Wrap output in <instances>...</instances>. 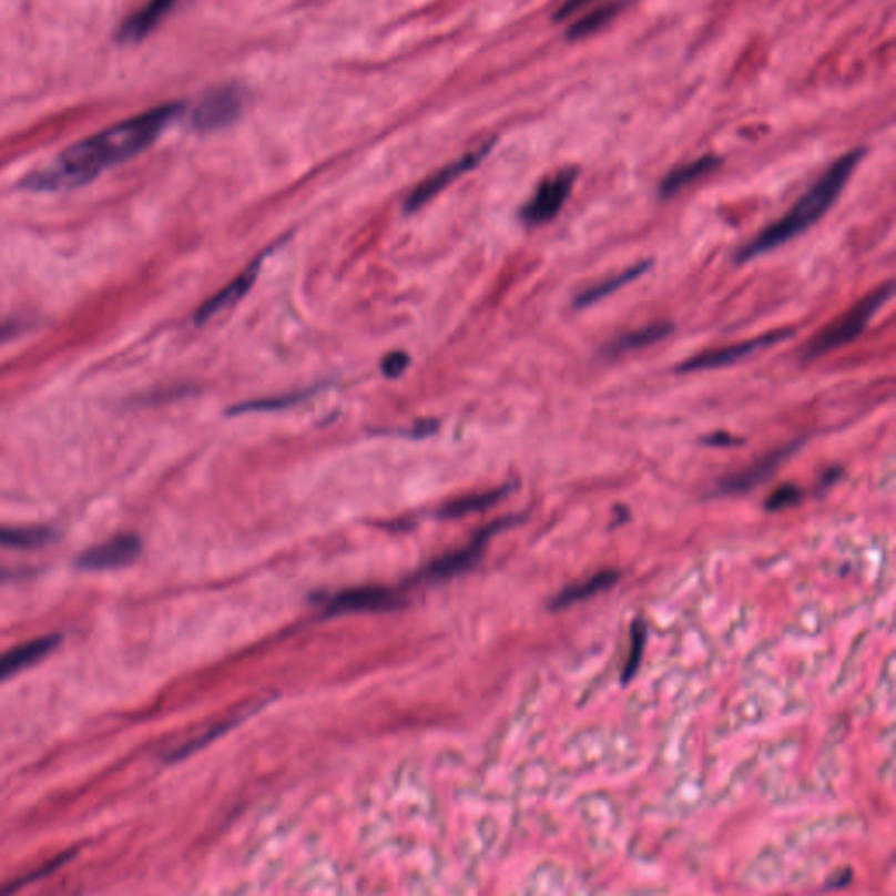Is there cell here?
Listing matches in <instances>:
<instances>
[{
    "mask_svg": "<svg viewBox=\"0 0 896 896\" xmlns=\"http://www.w3.org/2000/svg\"><path fill=\"white\" fill-rule=\"evenodd\" d=\"M410 365V357L405 353H393L383 362V374L389 378L399 377Z\"/></svg>",
    "mask_w": 896,
    "mask_h": 896,
    "instance_id": "obj_23",
    "label": "cell"
},
{
    "mask_svg": "<svg viewBox=\"0 0 896 896\" xmlns=\"http://www.w3.org/2000/svg\"><path fill=\"white\" fill-rule=\"evenodd\" d=\"M788 336H792L790 329H777V332L756 336V338H752V340L729 345V347H722V349L707 350V353L693 356L689 362L678 366V371H680V374H693V371H705V369H716L723 368V366L735 365V363L743 362L746 357L758 353V350L767 349V347H772V345L786 340Z\"/></svg>",
    "mask_w": 896,
    "mask_h": 896,
    "instance_id": "obj_4",
    "label": "cell"
},
{
    "mask_svg": "<svg viewBox=\"0 0 896 896\" xmlns=\"http://www.w3.org/2000/svg\"><path fill=\"white\" fill-rule=\"evenodd\" d=\"M889 296H892V284H884L876 291H872L870 295L859 299L858 304L853 305L849 310L844 312L843 316L826 324L822 332L813 336L805 345L804 357L814 359V357L832 353L858 338L867 329L877 310L888 302Z\"/></svg>",
    "mask_w": 896,
    "mask_h": 896,
    "instance_id": "obj_3",
    "label": "cell"
},
{
    "mask_svg": "<svg viewBox=\"0 0 896 896\" xmlns=\"http://www.w3.org/2000/svg\"><path fill=\"white\" fill-rule=\"evenodd\" d=\"M175 2L177 0H150L135 17L126 21L125 27L121 30V39L123 41H141V39H144L154 27L159 26L162 18L174 8Z\"/></svg>",
    "mask_w": 896,
    "mask_h": 896,
    "instance_id": "obj_15",
    "label": "cell"
},
{
    "mask_svg": "<svg viewBox=\"0 0 896 896\" xmlns=\"http://www.w3.org/2000/svg\"><path fill=\"white\" fill-rule=\"evenodd\" d=\"M593 0H566L562 8L556 13V20H566V18L573 17L577 11L589 6Z\"/></svg>",
    "mask_w": 896,
    "mask_h": 896,
    "instance_id": "obj_25",
    "label": "cell"
},
{
    "mask_svg": "<svg viewBox=\"0 0 896 896\" xmlns=\"http://www.w3.org/2000/svg\"><path fill=\"white\" fill-rule=\"evenodd\" d=\"M614 13H617V8H614V6H607V8L593 11L589 17L580 18V20L569 29V38L581 39L587 38V35H592L595 30L601 29L602 26H607Z\"/></svg>",
    "mask_w": 896,
    "mask_h": 896,
    "instance_id": "obj_21",
    "label": "cell"
},
{
    "mask_svg": "<svg viewBox=\"0 0 896 896\" xmlns=\"http://www.w3.org/2000/svg\"><path fill=\"white\" fill-rule=\"evenodd\" d=\"M619 578L620 574L614 569H602L593 577L560 590L550 602V608L552 610H564V608L573 607L577 602L587 601V599L598 595L599 592L611 589L619 581Z\"/></svg>",
    "mask_w": 896,
    "mask_h": 896,
    "instance_id": "obj_13",
    "label": "cell"
},
{
    "mask_svg": "<svg viewBox=\"0 0 896 896\" xmlns=\"http://www.w3.org/2000/svg\"><path fill=\"white\" fill-rule=\"evenodd\" d=\"M53 540V532L44 528H0V547L38 548Z\"/></svg>",
    "mask_w": 896,
    "mask_h": 896,
    "instance_id": "obj_18",
    "label": "cell"
},
{
    "mask_svg": "<svg viewBox=\"0 0 896 896\" xmlns=\"http://www.w3.org/2000/svg\"><path fill=\"white\" fill-rule=\"evenodd\" d=\"M179 111L181 105H162L83 139L67 147L47 169L27 177L23 186L32 192H62L83 186L118 163L147 150Z\"/></svg>",
    "mask_w": 896,
    "mask_h": 896,
    "instance_id": "obj_1",
    "label": "cell"
},
{
    "mask_svg": "<svg viewBox=\"0 0 896 896\" xmlns=\"http://www.w3.org/2000/svg\"><path fill=\"white\" fill-rule=\"evenodd\" d=\"M650 266H652V263L641 262L638 263V265L629 266V268L619 272V274L604 278V281L592 284V286L587 287L586 291H581L580 295L574 298V305H577L578 308H587L590 307V305L598 304L601 299L608 298V296L625 287L627 284L634 283L635 278H640L641 275L646 274Z\"/></svg>",
    "mask_w": 896,
    "mask_h": 896,
    "instance_id": "obj_14",
    "label": "cell"
},
{
    "mask_svg": "<svg viewBox=\"0 0 896 896\" xmlns=\"http://www.w3.org/2000/svg\"><path fill=\"white\" fill-rule=\"evenodd\" d=\"M801 489H798L797 486H792V483H786V486L777 487V489L768 496L767 501H765V510H786V508L795 507V505L801 501Z\"/></svg>",
    "mask_w": 896,
    "mask_h": 896,
    "instance_id": "obj_22",
    "label": "cell"
},
{
    "mask_svg": "<svg viewBox=\"0 0 896 896\" xmlns=\"http://www.w3.org/2000/svg\"><path fill=\"white\" fill-rule=\"evenodd\" d=\"M864 150H855L844 154L843 159H838L797 200V204L793 205L788 212H784L780 220L768 224L767 228L762 230L752 242L744 245L741 253L737 254V262H750L768 251L777 250L780 245L798 237L805 230H810L813 224L822 220L843 193L851 174L855 172L859 160L864 159Z\"/></svg>",
    "mask_w": 896,
    "mask_h": 896,
    "instance_id": "obj_2",
    "label": "cell"
},
{
    "mask_svg": "<svg viewBox=\"0 0 896 896\" xmlns=\"http://www.w3.org/2000/svg\"><path fill=\"white\" fill-rule=\"evenodd\" d=\"M141 550L142 543L138 536L120 534L105 543L88 548L86 552L81 553L75 562L81 569H90V571L123 568V566L132 564Z\"/></svg>",
    "mask_w": 896,
    "mask_h": 896,
    "instance_id": "obj_7",
    "label": "cell"
},
{
    "mask_svg": "<svg viewBox=\"0 0 896 896\" xmlns=\"http://www.w3.org/2000/svg\"><path fill=\"white\" fill-rule=\"evenodd\" d=\"M719 160L714 159V156H704V159L695 160V162L689 163V165L680 166V169L672 171L671 174L662 181V184H660V195H676L683 187L695 183L698 179L704 177L705 174H710L711 171H714V169L719 166Z\"/></svg>",
    "mask_w": 896,
    "mask_h": 896,
    "instance_id": "obj_16",
    "label": "cell"
},
{
    "mask_svg": "<svg viewBox=\"0 0 896 896\" xmlns=\"http://www.w3.org/2000/svg\"><path fill=\"white\" fill-rule=\"evenodd\" d=\"M304 395H291L284 396V398H275L274 401L268 403H253V405H247V407H238L237 410H259V408H278V407H287L291 403L298 401Z\"/></svg>",
    "mask_w": 896,
    "mask_h": 896,
    "instance_id": "obj_24",
    "label": "cell"
},
{
    "mask_svg": "<svg viewBox=\"0 0 896 896\" xmlns=\"http://www.w3.org/2000/svg\"><path fill=\"white\" fill-rule=\"evenodd\" d=\"M795 448H797V445L781 448L777 452L765 457L764 461H758L756 465H753L752 468L744 469L741 474L732 475V477H726L725 480L720 481L719 495H743V492L752 490L753 487L760 486L762 481L767 480V478L780 468L781 462H783Z\"/></svg>",
    "mask_w": 896,
    "mask_h": 896,
    "instance_id": "obj_10",
    "label": "cell"
},
{
    "mask_svg": "<svg viewBox=\"0 0 896 896\" xmlns=\"http://www.w3.org/2000/svg\"><path fill=\"white\" fill-rule=\"evenodd\" d=\"M487 151H489V145H483L480 150L466 154L462 159L444 166L440 172H436L431 177L426 179V181L419 184V186L411 192V195L408 196L407 205H405L407 211L414 212L422 207V205L428 204L429 200L435 198L448 184L456 181L457 177H461L466 172L471 171L474 166H477L480 160L486 156Z\"/></svg>",
    "mask_w": 896,
    "mask_h": 896,
    "instance_id": "obj_8",
    "label": "cell"
},
{
    "mask_svg": "<svg viewBox=\"0 0 896 896\" xmlns=\"http://www.w3.org/2000/svg\"><path fill=\"white\" fill-rule=\"evenodd\" d=\"M671 324L655 323L644 326V328L635 329V332L625 333V335L620 336V338L608 345V353L620 354L641 349V347L662 340L671 333Z\"/></svg>",
    "mask_w": 896,
    "mask_h": 896,
    "instance_id": "obj_17",
    "label": "cell"
},
{
    "mask_svg": "<svg viewBox=\"0 0 896 896\" xmlns=\"http://www.w3.org/2000/svg\"><path fill=\"white\" fill-rule=\"evenodd\" d=\"M398 604V595L390 590L356 589L345 590L328 599V611L342 613V611L389 610Z\"/></svg>",
    "mask_w": 896,
    "mask_h": 896,
    "instance_id": "obj_11",
    "label": "cell"
},
{
    "mask_svg": "<svg viewBox=\"0 0 896 896\" xmlns=\"http://www.w3.org/2000/svg\"><path fill=\"white\" fill-rule=\"evenodd\" d=\"M853 879V872L849 868H844V870L835 872L834 876L831 879L826 880L825 888L826 889H838L844 888L847 884L851 883Z\"/></svg>",
    "mask_w": 896,
    "mask_h": 896,
    "instance_id": "obj_26",
    "label": "cell"
},
{
    "mask_svg": "<svg viewBox=\"0 0 896 896\" xmlns=\"http://www.w3.org/2000/svg\"><path fill=\"white\" fill-rule=\"evenodd\" d=\"M13 335V326H0V340H6Z\"/></svg>",
    "mask_w": 896,
    "mask_h": 896,
    "instance_id": "obj_27",
    "label": "cell"
},
{
    "mask_svg": "<svg viewBox=\"0 0 896 896\" xmlns=\"http://www.w3.org/2000/svg\"><path fill=\"white\" fill-rule=\"evenodd\" d=\"M505 495H507V489H496L490 490V492H483V495L469 496V498L450 502V505L445 508L444 515H447V517H461V515L486 510V508L496 505Z\"/></svg>",
    "mask_w": 896,
    "mask_h": 896,
    "instance_id": "obj_20",
    "label": "cell"
},
{
    "mask_svg": "<svg viewBox=\"0 0 896 896\" xmlns=\"http://www.w3.org/2000/svg\"><path fill=\"white\" fill-rule=\"evenodd\" d=\"M244 105V95L235 86L217 88L200 100L193 111V126L200 132L224 129L237 120Z\"/></svg>",
    "mask_w": 896,
    "mask_h": 896,
    "instance_id": "obj_6",
    "label": "cell"
},
{
    "mask_svg": "<svg viewBox=\"0 0 896 896\" xmlns=\"http://www.w3.org/2000/svg\"><path fill=\"white\" fill-rule=\"evenodd\" d=\"M263 259H265V256L256 257L238 277L233 278L232 283L226 284L220 293H216L211 299H207V302L200 307V310L196 312V323H207L208 319L217 316L220 312L238 304V302L250 293L251 287H253L254 281H256L257 274H259V268H262Z\"/></svg>",
    "mask_w": 896,
    "mask_h": 896,
    "instance_id": "obj_9",
    "label": "cell"
},
{
    "mask_svg": "<svg viewBox=\"0 0 896 896\" xmlns=\"http://www.w3.org/2000/svg\"><path fill=\"white\" fill-rule=\"evenodd\" d=\"M644 644H646V622L643 619H635L631 629V650H629L625 665H623L622 685H627L640 669Z\"/></svg>",
    "mask_w": 896,
    "mask_h": 896,
    "instance_id": "obj_19",
    "label": "cell"
},
{
    "mask_svg": "<svg viewBox=\"0 0 896 896\" xmlns=\"http://www.w3.org/2000/svg\"><path fill=\"white\" fill-rule=\"evenodd\" d=\"M574 179H577V172L573 169L557 172L552 177L544 179L532 198L529 200L528 205L522 208V220L529 224H541L553 220L571 195Z\"/></svg>",
    "mask_w": 896,
    "mask_h": 896,
    "instance_id": "obj_5",
    "label": "cell"
},
{
    "mask_svg": "<svg viewBox=\"0 0 896 896\" xmlns=\"http://www.w3.org/2000/svg\"><path fill=\"white\" fill-rule=\"evenodd\" d=\"M60 640L62 638L57 634L44 635V638L29 641V643L21 644V646L9 650L4 655H0V681H6L23 669L35 664L42 656L53 652L54 648L59 646Z\"/></svg>",
    "mask_w": 896,
    "mask_h": 896,
    "instance_id": "obj_12",
    "label": "cell"
}]
</instances>
